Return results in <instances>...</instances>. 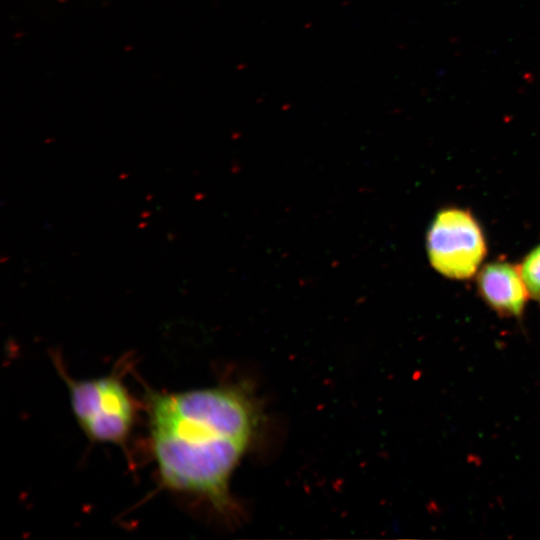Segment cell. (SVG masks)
Masks as SVG:
<instances>
[{
    "instance_id": "6da1fadb",
    "label": "cell",
    "mask_w": 540,
    "mask_h": 540,
    "mask_svg": "<svg viewBox=\"0 0 540 540\" xmlns=\"http://www.w3.org/2000/svg\"><path fill=\"white\" fill-rule=\"evenodd\" d=\"M148 415L162 484L229 509V480L255 426L248 396L234 387L150 392Z\"/></svg>"
},
{
    "instance_id": "7a4b0ae2",
    "label": "cell",
    "mask_w": 540,
    "mask_h": 540,
    "mask_svg": "<svg viewBox=\"0 0 540 540\" xmlns=\"http://www.w3.org/2000/svg\"><path fill=\"white\" fill-rule=\"evenodd\" d=\"M59 367L65 380L73 414L79 426L93 441L124 444L135 420V402L116 375L76 380Z\"/></svg>"
},
{
    "instance_id": "3957f363",
    "label": "cell",
    "mask_w": 540,
    "mask_h": 540,
    "mask_svg": "<svg viewBox=\"0 0 540 540\" xmlns=\"http://www.w3.org/2000/svg\"><path fill=\"white\" fill-rule=\"evenodd\" d=\"M426 251L431 266L442 276L467 280L481 268L487 243L471 212L447 207L437 212L429 226Z\"/></svg>"
},
{
    "instance_id": "277c9868",
    "label": "cell",
    "mask_w": 540,
    "mask_h": 540,
    "mask_svg": "<svg viewBox=\"0 0 540 540\" xmlns=\"http://www.w3.org/2000/svg\"><path fill=\"white\" fill-rule=\"evenodd\" d=\"M476 284L481 299L498 315L522 316L530 295L519 266L504 260L489 262L477 272Z\"/></svg>"
},
{
    "instance_id": "5b68a950",
    "label": "cell",
    "mask_w": 540,
    "mask_h": 540,
    "mask_svg": "<svg viewBox=\"0 0 540 540\" xmlns=\"http://www.w3.org/2000/svg\"><path fill=\"white\" fill-rule=\"evenodd\" d=\"M519 269L529 295L540 300V243L526 254Z\"/></svg>"
}]
</instances>
